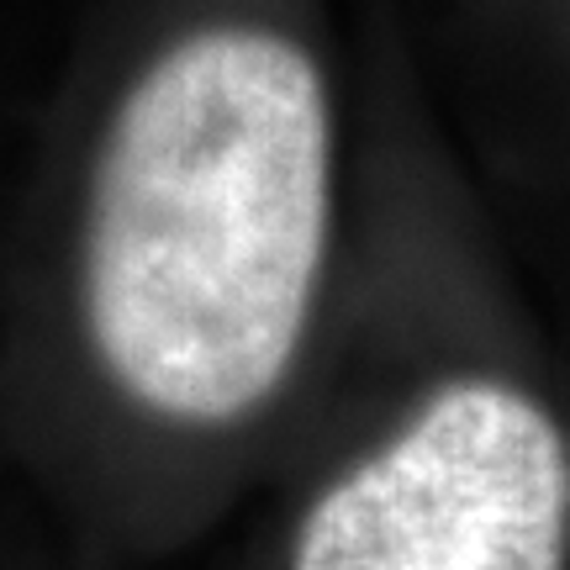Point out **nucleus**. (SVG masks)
Segmentation results:
<instances>
[{"mask_svg": "<svg viewBox=\"0 0 570 570\" xmlns=\"http://www.w3.org/2000/svg\"><path fill=\"white\" fill-rule=\"evenodd\" d=\"M327 244L333 117L291 38L185 32L111 101L69 217L63 375L0 417V465L85 570H169L244 529Z\"/></svg>", "mask_w": 570, "mask_h": 570, "instance_id": "f257e3e1", "label": "nucleus"}, {"mask_svg": "<svg viewBox=\"0 0 570 570\" xmlns=\"http://www.w3.org/2000/svg\"><path fill=\"white\" fill-rule=\"evenodd\" d=\"M248 570H566L570 439L533 391L449 375L360 439L285 449Z\"/></svg>", "mask_w": 570, "mask_h": 570, "instance_id": "f03ea898", "label": "nucleus"}, {"mask_svg": "<svg viewBox=\"0 0 570 570\" xmlns=\"http://www.w3.org/2000/svg\"><path fill=\"white\" fill-rule=\"evenodd\" d=\"M0 570H85L48 512L0 465Z\"/></svg>", "mask_w": 570, "mask_h": 570, "instance_id": "7ed1b4c3", "label": "nucleus"}, {"mask_svg": "<svg viewBox=\"0 0 570 570\" xmlns=\"http://www.w3.org/2000/svg\"><path fill=\"white\" fill-rule=\"evenodd\" d=\"M217 570H248V554H244V539L233 533V544L223 550V560H217Z\"/></svg>", "mask_w": 570, "mask_h": 570, "instance_id": "20e7f679", "label": "nucleus"}]
</instances>
